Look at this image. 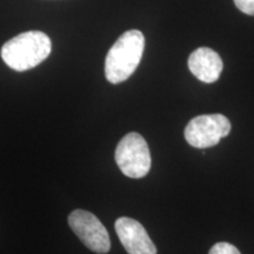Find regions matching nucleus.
Here are the masks:
<instances>
[{"mask_svg": "<svg viewBox=\"0 0 254 254\" xmlns=\"http://www.w3.org/2000/svg\"><path fill=\"white\" fill-rule=\"evenodd\" d=\"M145 37L141 31L129 30L113 44L105 59V75L111 84H120L128 79L141 62Z\"/></svg>", "mask_w": 254, "mask_h": 254, "instance_id": "1", "label": "nucleus"}, {"mask_svg": "<svg viewBox=\"0 0 254 254\" xmlns=\"http://www.w3.org/2000/svg\"><path fill=\"white\" fill-rule=\"evenodd\" d=\"M52 43L47 34L40 31H28L6 41L1 47V58L9 68L24 72L47 59Z\"/></svg>", "mask_w": 254, "mask_h": 254, "instance_id": "2", "label": "nucleus"}, {"mask_svg": "<svg viewBox=\"0 0 254 254\" xmlns=\"http://www.w3.org/2000/svg\"><path fill=\"white\" fill-rule=\"evenodd\" d=\"M114 158L120 171L132 179L144 178L151 170L150 148L144 136L136 132L128 133L119 141Z\"/></svg>", "mask_w": 254, "mask_h": 254, "instance_id": "3", "label": "nucleus"}, {"mask_svg": "<svg viewBox=\"0 0 254 254\" xmlns=\"http://www.w3.org/2000/svg\"><path fill=\"white\" fill-rule=\"evenodd\" d=\"M231 132V122L222 114H202L193 118L185 128V139L195 148H207L219 144Z\"/></svg>", "mask_w": 254, "mask_h": 254, "instance_id": "4", "label": "nucleus"}, {"mask_svg": "<svg viewBox=\"0 0 254 254\" xmlns=\"http://www.w3.org/2000/svg\"><path fill=\"white\" fill-rule=\"evenodd\" d=\"M68 225L82 244L98 254H106L111 240L106 227L93 213L85 209H74L68 215Z\"/></svg>", "mask_w": 254, "mask_h": 254, "instance_id": "5", "label": "nucleus"}, {"mask_svg": "<svg viewBox=\"0 0 254 254\" xmlns=\"http://www.w3.org/2000/svg\"><path fill=\"white\" fill-rule=\"evenodd\" d=\"M114 228L128 254H157V247L139 221L122 217L116 221Z\"/></svg>", "mask_w": 254, "mask_h": 254, "instance_id": "6", "label": "nucleus"}, {"mask_svg": "<svg viewBox=\"0 0 254 254\" xmlns=\"http://www.w3.org/2000/svg\"><path fill=\"white\" fill-rule=\"evenodd\" d=\"M224 64L220 56L209 47H199L190 53L189 68L195 78L206 84L215 82L220 77Z\"/></svg>", "mask_w": 254, "mask_h": 254, "instance_id": "7", "label": "nucleus"}, {"mask_svg": "<svg viewBox=\"0 0 254 254\" xmlns=\"http://www.w3.org/2000/svg\"><path fill=\"white\" fill-rule=\"evenodd\" d=\"M208 254H241L236 246L230 243H217L212 246Z\"/></svg>", "mask_w": 254, "mask_h": 254, "instance_id": "8", "label": "nucleus"}, {"mask_svg": "<svg viewBox=\"0 0 254 254\" xmlns=\"http://www.w3.org/2000/svg\"><path fill=\"white\" fill-rule=\"evenodd\" d=\"M234 4L243 13L254 17V0H234Z\"/></svg>", "mask_w": 254, "mask_h": 254, "instance_id": "9", "label": "nucleus"}]
</instances>
